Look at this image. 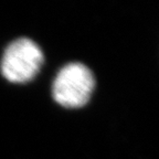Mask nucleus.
<instances>
[{"instance_id":"nucleus-1","label":"nucleus","mask_w":159,"mask_h":159,"mask_svg":"<svg viewBox=\"0 0 159 159\" xmlns=\"http://www.w3.org/2000/svg\"><path fill=\"white\" fill-rule=\"evenodd\" d=\"M95 87L92 71L79 62L69 63L60 70L52 85L54 101L66 108H79L89 103Z\"/></svg>"},{"instance_id":"nucleus-2","label":"nucleus","mask_w":159,"mask_h":159,"mask_svg":"<svg viewBox=\"0 0 159 159\" xmlns=\"http://www.w3.org/2000/svg\"><path fill=\"white\" fill-rule=\"evenodd\" d=\"M44 62L42 50L28 38H20L10 43L3 52L0 70L11 83L32 81Z\"/></svg>"}]
</instances>
